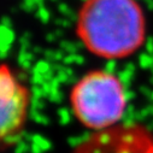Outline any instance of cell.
<instances>
[{
	"label": "cell",
	"mask_w": 153,
	"mask_h": 153,
	"mask_svg": "<svg viewBox=\"0 0 153 153\" xmlns=\"http://www.w3.org/2000/svg\"><path fill=\"white\" fill-rule=\"evenodd\" d=\"M146 16L136 0H86L76 19L79 40L102 59L134 54L146 40Z\"/></svg>",
	"instance_id": "1"
},
{
	"label": "cell",
	"mask_w": 153,
	"mask_h": 153,
	"mask_svg": "<svg viewBox=\"0 0 153 153\" xmlns=\"http://www.w3.org/2000/svg\"><path fill=\"white\" fill-rule=\"evenodd\" d=\"M69 99L77 121L97 131L117 126L128 105L121 79L106 70L85 74L72 86Z\"/></svg>",
	"instance_id": "2"
},
{
	"label": "cell",
	"mask_w": 153,
	"mask_h": 153,
	"mask_svg": "<svg viewBox=\"0 0 153 153\" xmlns=\"http://www.w3.org/2000/svg\"><path fill=\"white\" fill-rule=\"evenodd\" d=\"M29 106V89L9 65L0 64V147L12 143L22 134Z\"/></svg>",
	"instance_id": "3"
},
{
	"label": "cell",
	"mask_w": 153,
	"mask_h": 153,
	"mask_svg": "<svg viewBox=\"0 0 153 153\" xmlns=\"http://www.w3.org/2000/svg\"><path fill=\"white\" fill-rule=\"evenodd\" d=\"M75 153H153V134L141 124L114 126L98 131Z\"/></svg>",
	"instance_id": "4"
}]
</instances>
